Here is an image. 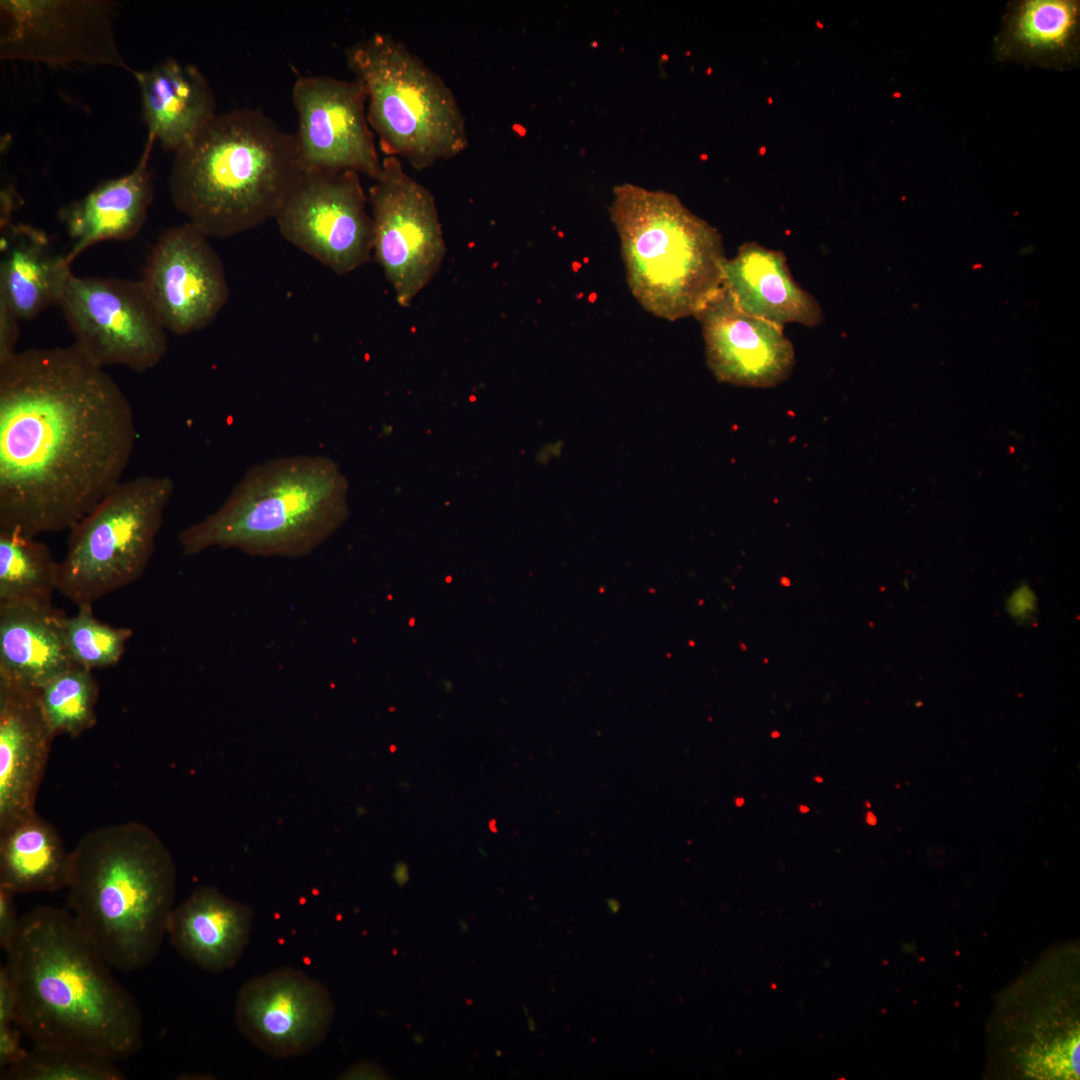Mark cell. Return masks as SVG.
I'll list each match as a JSON object with an SVG mask.
<instances>
[{
	"mask_svg": "<svg viewBox=\"0 0 1080 1080\" xmlns=\"http://www.w3.org/2000/svg\"><path fill=\"white\" fill-rule=\"evenodd\" d=\"M38 695L55 737L77 738L95 726L99 685L92 670L75 663L40 687Z\"/></svg>",
	"mask_w": 1080,
	"mask_h": 1080,
	"instance_id": "83f0119b",
	"label": "cell"
},
{
	"mask_svg": "<svg viewBox=\"0 0 1080 1080\" xmlns=\"http://www.w3.org/2000/svg\"><path fill=\"white\" fill-rule=\"evenodd\" d=\"M77 607L76 613L66 616L64 623L65 641L73 661L90 670L116 665L133 630L100 621L94 615L92 604Z\"/></svg>",
	"mask_w": 1080,
	"mask_h": 1080,
	"instance_id": "f546056e",
	"label": "cell"
},
{
	"mask_svg": "<svg viewBox=\"0 0 1080 1080\" xmlns=\"http://www.w3.org/2000/svg\"><path fill=\"white\" fill-rule=\"evenodd\" d=\"M156 141L148 136L134 169L99 183L81 199L59 212L69 239L68 264L86 249L104 241H126L141 230L154 196L149 158Z\"/></svg>",
	"mask_w": 1080,
	"mask_h": 1080,
	"instance_id": "d6986e66",
	"label": "cell"
},
{
	"mask_svg": "<svg viewBox=\"0 0 1080 1080\" xmlns=\"http://www.w3.org/2000/svg\"><path fill=\"white\" fill-rule=\"evenodd\" d=\"M15 894L11 889L0 886V946L6 955L12 947L20 921L14 903Z\"/></svg>",
	"mask_w": 1080,
	"mask_h": 1080,
	"instance_id": "4dcf8cb0",
	"label": "cell"
},
{
	"mask_svg": "<svg viewBox=\"0 0 1080 1080\" xmlns=\"http://www.w3.org/2000/svg\"><path fill=\"white\" fill-rule=\"evenodd\" d=\"M251 907L212 886L195 889L173 908L167 935L174 949L200 969L219 973L243 955L252 929Z\"/></svg>",
	"mask_w": 1080,
	"mask_h": 1080,
	"instance_id": "ffe728a7",
	"label": "cell"
},
{
	"mask_svg": "<svg viewBox=\"0 0 1080 1080\" xmlns=\"http://www.w3.org/2000/svg\"><path fill=\"white\" fill-rule=\"evenodd\" d=\"M996 60L1069 70L1080 62V2L1017 0L1007 5L994 38Z\"/></svg>",
	"mask_w": 1080,
	"mask_h": 1080,
	"instance_id": "603a6c76",
	"label": "cell"
},
{
	"mask_svg": "<svg viewBox=\"0 0 1080 1080\" xmlns=\"http://www.w3.org/2000/svg\"><path fill=\"white\" fill-rule=\"evenodd\" d=\"M54 738L38 689L0 678V831L36 812Z\"/></svg>",
	"mask_w": 1080,
	"mask_h": 1080,
	"instance_id": "ac0fdd59",
	"label": "cell"
},
{
	"mask_svg": "<svg viewBox=\"0 0 1080 1080\" xmlns=\"http://www.w3.org/2000/svg\"><path fill=\"white\" fill-rule=\"evenodd\" d=\"M136 439L129 399L73 344L0 362V530H70L123 480Z\"/></svg>",
	"mask_w": 1080,
	"mask_h": 1080,
	"instance_id": "6da1fadb",
	"label": "cell"
},
{
	"mask_svg": "<svg viewBox=\"0 0 1080 1080\" xmlns=\"http://www.w3.org/2000/svg\"><path fill=\"white\" fill-rule=\"evenodd\" d=\"M368 202L372 256L397 303L410 307L440 270L447 251L435 199L404 170L401 159L385 156Z\"/></svg>",
	"mask_w": 1080,
	"mask_h": 1080,
	"instance_id": "8fae6325",
	"label": "cell"
},
{
	"mask_svg": "<svg viewBox=\"0 0 1080 1080\" xmlns=\"http://www.w3.org/2000/svg\"><path fill=\"white\" fill-rule=\"evenodd\" d=\"M69 911L113 968L134 972L158 956L176 890L171 853L148 826L125 822L86 833L70 851Z\"/></svg>",
	"mask_w": 1080,
	"mask_h": 1080,
	"instance_id": "3957f363",
	"label": "cell"
},
{
	"mask_svg": "<svg viewBox=\"0 0 1080 1080\" xmlns=\"http://www.w3.org/2000/svg\"><path fill=\"white\" fill-rule=\"evenodd\" d=\"M73 345L96 365L142 373L168 349L167 330L141 281L70 274L59 304Z\"/></svg>",
	"mask_w": 1080,
	"mask_h": 1080,
	"instance_id": "30bf717a",
	"label": "cell"
},
{
	"mask_svg": "<svg viewBox=\"0 0 1080 1080\" xmlns=\"http://www.w3.org/2000/svg\"><path fill=\"white\" fill-rule=\"evenodd\" d=\"M1035 607V594L1026 585L1014 590L1007 601L1008 612L1017 619L1028 618L1035 611Z\"/></svg>",
	"mask_w": 1080,
	"mask_h": 1080,
	"instance_id": "e575fe53",
	"label": "cell"
},
{
	"mask_svg": "<svg viewBox=\"0 0 1080 1080\" xmlns=\"http://www.w3.org/2000/svg\"><path fill=\"white\" fill-rule=\"evenodd\" d=\"M346 63L367 95V118L385 156L417 170L468 147L465 117L451 88L405 44L384 33L355 42Z\"/></svg>",
	"mask_w": 1080,
	"mask_h": 1080,
	"instance_id": "52a82bcc",
	"label": "cell"
},
{
	"mask_svg": "<svg viewBox=\"0 0 1080 1080\" xmlns=\"http://www.w3.org/2000/svg\"><path fill=\"white\" fill-rule=\"evenodd\" d=\"M140 281L164 328L176 335L207 327L229 298L218 253L209 237L189 222L158 237Z\"/></svg>",
	"mask_w": 1080,
	"mask_h": 1080,
	"instance_id": "9a60e30c",
	"label": "cell"
},
{
	"mask_svg": "<svg viewBox=\"0 0 1080 1080\" xmlns=\"http://www.w3.org/2000/svg\"><path fill=\"white\" fill-rule=\"evenodd\" d=\"M20 334L19 320L0 303V362L17 352L16 344Z\"/></svg>",
	"mask_w": 1080,
	"mask_h": 1080,
	"instance_id": "d6a6232c",
	"label": "cell"
},
{
	"mask_svg": "<svg viewBox=\"0 0 1080 1080\" xmlns=\"http://www.w3.org/2000/svg\"><path fill=\"white\" fill-rule=\"evenodd\" d=\"M2 1080H123L115 1062L94 1054L34 1045L18 1062L1 1070Z\"/></svg>",
	"mask_w": 1080,
	"mask_h": 1080,
	"instance_id": "f1b7e54d",
	"label": "cell"
},
{
	"mask_svg": "<svg viewBox=\"0 0 1080 1080\" xmlns=\"http://www.w3.org/2000/svg\"><path fill=\"white\" fill-rule=\"evenodd\" d=\"M113 15L108 0H1L0 58L132 73L117 47Z\"/></svg>",
	"mask_w": 1080,
	"mask_h": 1080,
	"instance_id": "4fadbf2b",
	"label": "cell"
},
{
	"mask_svg": "<svg viewBox=\"0 0 1080 1080\" xmlns=\"http://www.w3.org/2000/svg\"><path fill=\"white\" fill-rule=\"evenodd\" d=\"M70 852L37 812L0 831V886L15 893L66 888Z\"/></svg>",
	"mask_w": 1080,
	"mask_h": 1080,
	"instance_id": "484cf974",
	"label": "cell"
},
{
	"mask_svg": "<svg viewBox=\"0 0 1080 1080\" xmlns=\"http://www.w3.org/2000/svg\"><path fill=\"white\" fill-rule=\"evenodd\" d=\"M707 365L716 379L742 387H774L791 375L792 343L784 328L741 310L722 287L694 316Z\"/></svg>",
	"mask_w": 1080,
	"mask_h": 1080,
	"instance_id": "e0dca14e",
	"label": "cell"
},
{
	"mask_svg": "<svg viewBox=\"0 0 1080 1080\" xmlns=\"http://www.w3.org/2000/svg\"><path fill=\"white\" fill-rule=\"evenodd\" d=\"M304 172L294 133L259 109L216 114L174 154V206L207 237L228 238L274 219Z\"/></svg>",
	"mask_w": 1080,
	"mask_h": 1080,
	"instance_id": "277c9868",
	"label": "cell"
},
{
	"mask_svg": "<svg viewBox=\"0 0 1080 1080\" xmlns=\"http://www.w3.org/2000/svg\"><path fill=\"white\" fill-rule=\"evenodd\" d=\"M294 133L304 170H349L374 181L382 172L367 118V95L358 79L299 76L292 88Z\"/></svg>",
	"mask_w": 1080,
	"mask_h": 1080,
	"instance_id": "5bb4252c",
	"label": "cell"
},
{
	"mask_svg": "<svg viewBox=\"0 0 1080 1080\" xmlns=\"http://www.w3.org/2000/svg\"><path fill=\"white\" fill-rule=\"evenodd\" d=\"M349 484L323 455L272 458L251 467L223 504L178 535L182 552L235 549L251 556L300 558L347 520Z\"/></svg>",
	"mask_w": 1080,
	"mask_h": 1080,
	"instance_id": "5b68a950",
	"label": "cell"
},
{
	"mask_svg": "<svg viewBox=\"0 0 1080 1080\" xmlns=\"http://www.w3.org/2000/svg\"><path fill=\"white\" fill-rule=\"evenodd\" d=\"M65 619L52 604H0V678L39 689L75 664Z\"/></svg>",
	"mask_w": 1080,
	"mask_h": 1080,
	"instance_id": "d4e9b609",
	"label": "cell"
},
{
	"mask_svg": "<svg viewBox=\"0 0 1080 1080\" xmlns=\"http://www.w3.org/2000/svg\"><path fill=\"white\" fill-rule=\"evenodd\" d=\"M723 287L741 310L782 328L815 327L823 320L819 302L794 280L784 253L756 242L726 259Z\"/></svg>",
	"mask_w": 1080,
	"mask_h": 1080,
	"instance_id": "7402d4cb",
	"label": "cell"
},
{
	"mask_svg": "<svg viewBox=\"0 0 1080 1080\" xmlns=\"http://www.w3.org/2000/svg\"><path fill=\"white\" fill-rule=\"evenodd\" d=\"M164 475L122 480L69 531L58 592L76 605L135 582L144 573L174 492Z\"/></svg>",
	"mask_w": 1080,
	"mask_h": 1080,
	"instance_id": "9c48e42d",
	"label": "cell"
},
{
	"mask_svg": "<svg viewBox=\"0 0 1080 1080\" xmlns=\"http://www.w3.org/2000/svg\"><path fill=\"white\" fill-rule=\"evenodd\" d=\"M335 1014L327 988L305 972L282 967L240 988L235 1021L255 1047L277 1058L310 1052L330 1031Z\"/></svg>",
	"mask_w": 1080,
	"mask_h": 1080,
	"instance_id": "2e32d148",
	"label": "cell"
},
{
	"mask_svg": "<svg viewBox=\"0 0 1080 1080\" xmlns=\"http://www.w3.org/2000/svg\"><path fill=\"white\" fill-rule=\"evenodd\" d=\"M7 956L17 989L16 1025L34 1045L114 1062L139 1052L138 1004L69 910L43 905L25 913Z\"/></svg>",
	"mask_w": 1080,
	"mask_h": 1080,
	"instance_id": "7a4b0ae2",
	"label": "cell"
},
{
	"mask_svg": "<svg viewBox=\"0 0 1080 1080\" xmlns=\"http://www.w3.org/2000/svg\"><path fill=\"white\" fill-rule=\"evenodd\" d=\"M608 210L628 286L645 310L668 321L695 316L723 287L719 232L677 196L624 183Z\"/></svg>",
	"mask_w": 1080,
	"mask_h": 1080,
	"instance_id": "8992f818",
	"label": "cell"
},
{
	"mask_svg": "<svg viewBox=\"0 0 1080 1080\" xmlns=\"http://www.w3.org/2000/svg\"><path fill=\"white\" fill-rule=\"evenodd\" d=\"M359 174L304 170L274 220L283 238L337 275L372 258V218Z\"/></svg>",
	"mask_w": 1080,
	"mask_h": 1080,
	"instance_id": "7c38bea8",
	"label": "cell"
},
{
	"mask_svg": "<svg viewBox=\"0 0 1080 1080\" xmlns=\"http://www.w3.org/2000/svg\"><path fill=\"white\" fill-rule=\"evenodd\" d=\"M20 1031L13 1024L0 1025L1 1070L21 1060L27 1053L21 1046Z\"/></svg>",
	"mask_w": 1080,
	"mask_h": 1080,
	"instance_id": "836d02e7",
	"label": "cell"
},
{
	"mask_svg": "<svg viewBox=\"0 0 1080 1080\" xmlns=\"http://www.w3.org/2000/svg\"><path fill=\"white\" fill-rule=\"evenodd\" d=\"M17 989L9 965L0 968V1025L16 1024Z\"/></svg>",
	"mask_w": 1080,
	"mask_h": 1080,
	"instance_id": "1f68e13d",
	"label": "cell"
},
{
	"mask_svg": "<svg viewBox=\"0 0 1080 1080\" xmlns=\"http://www.w3.org/2000/svg\"><path fill=\"white\" fill-rule=\"evenodd\" d=\"M1050 949L999 998L989 1024V1075L1079 1076V957Z\"/></svg>",
	"mask_w": 1080,
	"mask_h": 1080,
	"instance_id": "ba28073f",
	"label": "cell"
},
{
	"mask_svg": "<svg viewBox=\"0 0 1080 1080\" xmlns=\"http://www.w3.org/2000/svg\"><path fill=\"white\" fill-rule=\"evenodd\" d=\"M0 227V303L19 321L32 320L59 304L71 265L44 231L11 219Z\"/></svg>",
	"mask_w": 1080,
	"mask_h": 1080,
	"instance_id": "cb8c5ba5",
	"label": "cell"
},
{
	"mask_svg": "<svg viewBox=\"0 0 1080 1080\" xmlns=\"http://www.w3.org/2000/svg\"><path fill=\"white\" fill-rule=\"evenodd\" d=\"M132 74L148 136L166 151L176 154L184 149L217 114L212 87L194 64L168 58Z\"/></svg>",
	"mask_w": 1080,
	"mask_h": 1080,
	"instance_id": "44dd1931",
	"label": "cell"
},
{
	"mask_svg": "<svg viewBox=\"0 0 1080 1080\" xmlns=\"http://www.w3.org/2000/svg\"><path fill=\"white\" fill-rule=\"evenodd\" d=\"M58 584L59 562L45 543L0 530V604L50 605Z\"/></svg>",
	"mask_w": 1080,
	"mask_h": 1080,
	"instance_id": "4316f807",
	"label": "cell"
}]
</instances>
